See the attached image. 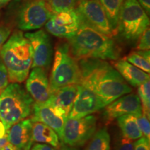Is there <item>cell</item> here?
I'll return each mask as SVG.
<instances>
[{
	"label": "cell",
	"instance_id": "39",
	"mask_svg": "<svg viewBox=\"0 0 150 150\" xmlns=\"http://www.w3.org/2000/svg\"><path fill=\"white\" fill-rule=\"evenodd\" d=\"M31 149V148H26V149H24V150H30Z\"/></svg>",
	"mask_w": 150,
	"mask_h": 150
},
{
	"label": "cell",
	"instance_id": "34",
	"mask_svg": "<svg viewBox=\"0 0 150 150\" xmlns=\"http://www.w3.org/2000/svg\"><path fill=\"white\" fill-rule=\"evenodd\" d=\"M18 149H18L16 146L12 145V144L8 142V143L6 144V145L4 146V147L0 150H18Z\"/></svg>",
	"mask_w": 150,
	"mask_h": 150
},
{
	"label": "cell",
	"instance_id": "6",
	"mask_svg": "<svg viewBox=\"0 0 150 150\" xmlns=\"http://www.w3.org/2000/svg\"><path fill=\"white\" fill-rule=\"evenodd\" d=\"M149 27V16L137 0H124L118 21L117 33L131 42L138 40Z\"/></svg>",
	"mask_w": 150,
	"mask_h": 150
},
{
	"label": "cell",
	"instance_id": "27",
	"mask_svg": "<svg viewBox=\"0 0 150 150\" xmlns=\"http://www.w3.org/2000/svg\"><path fill=\"white\" fill-rule=\"evenodd\" d=\"M138 42L137 45L138 50H149L150 48V29L147 27L142 32L138 39Z\"/></svg>",
	"mask_w": 150,
	"mask_h": 150
},
{
	"label": "cell",
	"instance_id": "23",
	"mask_svg": "<svg viewBox=\"0 0 150 150\" xmlns=\"http://www.w3.org/2000/svg\"><path fill=\"white\" fill-rule=\"evenodd\" d=\"M86 150H110V138L107 129L103 128L95 133Z\"/></svg>",
	"mask_w": 150,
	"mask_h": 150
},
{
	"label": "cell",
	"instance_id": "31",
	"mask_svg": "<svg viewBox=\"0 0 150 150\" xmlns=\"http://www.w3.org/2000/svg\"><path fill=\"white\" fill-rule=\"evenodd\" d=\"M11 31L8 27L0 26V51L11 35Z\"/></svg>",
	"mask_w": 150,
	"mask_h": 150
},
{
	"label": "cell",
	"instance_id": "28",
	"mask_svg": "<svg viewBox=\"0 0 150 150\" xmlns=\"http://www.w3.org/2000/svg\"><path fill=\"white\" fill-rule=\"evenodd\" d=\"M134 143L133 140L125 138L121 135L116 140L114 150H134Z\"/></svg>",
	"mask_w": 150,
	"mask_h": 150
},
{
	"label": "cell",
	"instance_id": "3",
	"mask_svg": "<svg viewBox=\"0 0 150 150\" xmlns=\"http://www.w3.org/2000/svg\"><path fill=\"white\" fill-rule=\"evenodd\" d=\"M0 56L7 69L9 82L20 83L27 79L32 65V49L22 31L12 33L1 48Z\"/></svg>",
	"mask_w": 150,
	"mask_h": 150
},
{
	"label": "cell",
	"instance_id": "21",
	"mask_svg": "<svg viewBox=\"0 0 150 150\" xmlns=\"http://www.w3.org/2000/svg\"><path fill=\"white\" fill-rule=\"evenodd\" d=\"M114 35L117 33L118 21L124 0H99Z\"/></svg>",
	"mask_w": 150,
	"mask_h": 150
},
{
	"label": "cell",
	"instance_id": "17",
	"mask_svg": "<svg viewBox=\"0 0 150 150\" xmlns=\"http://www.w3.org/2000/svg\"><path fill=\"white\" fill-rule=\"evenodd\" d=\"M31 119H24L15 124L6 131L8 142L19 149L31 148L33 144Z\"/></svg>",
	"mask_w": 150,
	"mask_h": 150
},
{
	"label": "cell",
	"instance_id": "20",
	"mask_svg": "<svg viewBox=\"0 0 150 150\" xmlns=\"http://www.w3.org/2000/svg\"><path fill=\"white\" fill-rule=\"evenodd\" d=\"M138 115H139L127 114L120 116L117 119L118 126L120 129L122 135L131 140L139 139L142 136L137 121Z\"/></svg>",
	"mask_w": 150,
	"mask_h": 150
},
{
	"label": "cell",
	"instance_id": "9",
	"mask_svg": "<svg viewBox=\"0 0 150 150\" xmlns=\"http://www.w3.org/2000/svg\"><path fill=\"white\" fill-rule=\"evenodd\" d=\"M75 9L81 22L108 36L115 35L99 0L78 1Z\"/></svg>",
	"mask_w": 150,
	"mask_h": 150
},
{
	"label": "cell",
	"instance_id": "37",
	"mask_svg": "<svg viewBox=\"0 0 150 150\" xmlns=\"http://www.w3.org/2000/svg\"><path fill=\"white\" fill-rule=\"evenodd\" d=\"M59 150H77L75 147H70V146H67L66 145H62L61 147L59 148Z\"/></svg>",
	"mask_w": 150,
	"mask_h": 150
},
{
	"label": "cell",
	"instance_id": "30",
	"mask_svg": "<svg viewBox=\"0 0 150 150\" xmlns=\"http://www.w3.org/2000/svg\"><path fill=\"white\" fill-rule=\"evenodd\" d=\"M149 141L145 137L142 136L134 143V150H150Z\"/></svg>",
	"mask_w": 150,
	"mask_h": 150
},
{
	"label": "cell",
	"instance_id": "2",
	"mask_svg": "<svg viewBox=\"0 0 150 150\" xmlns=\"http://www.w3.org/2000/svg\"><path fill=\"white\" fill-rule=\"evenodd\" d=\"M112 38L81 21L77 32L68 39V45L71 54L77 61L87 59L116 61L119 59L120 50Z\"/></svg>",
	"mask_w": 150,
	"mask_h": 150
},
{
	"label": "cell",
	"instance_id": "11",
	"mask_svg": "<svg viewBox=\"0 0 150 150\" xmlns=\"http://www.w3.org/2000/svg\"><path fill=\"white\" fill-rule=\"evenodd\" d=\"M81 20L76 9L53 13L45 24L50 34L61 38L70 39L77 32Z\"/></svg>",
	"mask_w": 150,
	"mask_h": 150
},
{
	"label": "cell",
	"instance_id": "18",
	"mask_svg": "<svg viewBox=\"0 0 150 150\" xmlns=\"http://www.w3.org/2000/svg\"><path fill=\"white\" fill-rule=\"evenodd\" d=\"M113 66L125 81L134 87H138L149 80V74L131 64L125 59L116 60L113 63Z\"/></svg>",
	"mask_w": 150,
	"mask_h": 150
},
{
	"label": "cell",
	"instance_id": "32",
	"mask_svg": "<svg viewBox=\"0 0 150 150\" xmlns=\"http://www.w3.org/2000/svg\"><path fill=\"white\" fill-rule=\"evenodd\" d=\"M30 150H56L55 147H52L50 145L42 143H35L31 146Z\"/></svg>",
	"mask_w": 150,
	"mask_h": 150
},
{
	"label": "cell",
	"instance_id": "29",
	"mask_svg": "<svg viewBox=\"0 0 150 150\" xmlns=\"http://www.w3.org/2000/svg\"><path fill=\"white\" fill-rule=\"evenodd\" d=\"M8 74L7 69L1 58H0V92L3 91L8 85Z\"/></svg>",
	"mask_w": 150,
	"mask_h": 150
},
{
	"label": "cell",
	"instance_id": "26",
	"mask_svg": "<svg viewBox=\"0 0 150 150\" xmlns=\"http://www.w3.org/2000/svg\"><path fill=\"white\" fill-rule=\"evenodd\" d=\"M138 125L142 136L145 137L148 140H150V124L149 118L143 113L138 115L137 117Z\"/></svg>",
	"mask_w": 150,
	"mask_h": 150
},
{
	"label": "cell",
	"instance_id": "40",
	"mask_svg": "<svg viewBox=\"0 0 150 150\" xmlns=\"http://www.w3.org/2000/svg\"><path fill=\"white\" fill-rule=\"evenodd\" d=\"M87 1V0H77V2L78 1Z\"/></svg>",
	"mask_w": 150,
	"mask_h": 150
},
{
	"label": "cell",
	"instance_id": "19",
	"mask_svg": "<svg viewBox=\"0 0 150 150\" xmlns=\"http://www.w3.org/2000/svg\"><path fill=\"white\" fill-rule=\"evenodd\" d=\"M32 140L38 143L50 145L54 147L59 146V138L52 128L39 122H33Z\"/></svg>",
	"mask_w": 150,
	"mask_h": 150
},
{
	"label": "cell",
	"instance_id": "12",
	"mask_svg": "<svg viewBox=\"0 0 150 150\" xmlns=\"http://www.w3.org/2000/svg\"><path fill=\"white\" fill-rule=\"evenodd\" d=\"M104 108L103 117L106 124L127 114H142L141 103L136 93L126 94L110 103Z\"/></svg>",
	"mask_w": 150,
	"mask_h": 150
},
{
	"label": "cell",
	"instance_id": "16",
	"mask_svg": "<svg viewBox=\"0 0 150 150\" xmlns=\"http://www.w3.org/2000/svg\"><path fill=\"white\" fill-rule=\"evenodd\" d=\"M77 89L78 84H72L61 88L52 92L46 102L51 105L56 111L66 120L69 117L72 110Z\"/></svg>",
	"mask_w": 150,
	"mask_h": 150
},
{
	"label": "cell",
	"instance_id": "14",
	"mask_svg": "<svg viewBox=\"0 0 150 150\" xmlns=\"http://www.w3.org/2000/svg\"><path fill=\"white\" fill-rule=\"evenodd\" d=\"M26 90L35 102H45L51 95L47 71L40 67L32 68L27 78Z\"/></svg>",
	"mask_w": 150,
	"mask_h": 150
},
{
	"label": "cell",
	"instance_id": "1",
	"mask_svg": "<svg viewBox=\"0 0 150 150\" xmlns=\"http://www.w3.org/2000/svg\"><path fill=\"white\" fill-rule=\"evenodd\" d=\"M78 62L79 84L93 92L105 106L132 91L131 86L107 61L87 59Z\"/></svg>",
	"mask_w": 150,
	"mask_h": 150
},
{
	"label": "cell",
	"instance_id": "33",
	"mask_svg": "<svg viewBox=\"0 0 150 150\" xmlns=\"http://www.w3.org/2000/svg\"><path fill=\"white\" fill-rule=\"evenodd\" d=\"M148 16L150 13V0H137Z\"/></svg>",
	"mask_w": 150,
	"mask_h": 150
},
{
	"label": "cell",
	"instance_id": "38",
	"mask_svg": "<svg viewBox=\"0 0 150 150\" xmlns=\"http://www.w3.org/2000/svg\"><path fill=\"white\" fill-rule=\"evenodd\" d=\"M11 0H0V6H3L6 4L7 3H8L9 1H11Z\"/></svg>",
	"mask_w": 150,
	"mask_h": 150
},
{
	"label": "cell",
	"instance_id": "7",
	"mask_svg": "<svg viewBox=\"0 0 150 150\" xmlns=\"http://www.w3.org/2000/svg\"><path fill=\"white\" fill-rule=\"evenodd\" d=\"M52 13L46 0H24L16 11L15 22L20 31L38 30Z\"/></svg>",
	"mask_w": 150,
	"mask_h": 150
},
{
	"label": "cell",
	"instance_id": "4",
	"mask_svg": "<svg viewBox=\"0 0 150 150\" xmlns=\"http://www.w3.org/2000/svg\"><path fill=\"white\" fill-rule=\"evenodd\" d=\"M34 103L27 90L18 83L8 84L0 92V121L6 131L31 115Z\"/></svg>",
	"mask_w": 150,
	"mask_h": 150
},
{
	"label": "cell",
	"instance_id": "15",
	"mask_svg": "<svg viewBox=\"0 0 150 150\" xmlns=\"http://www.w3.org/2000/svg\"><path fill=\"white\" fill-rule=\"evenodd\" d=\"M32 122H39L47 125L57 134L59 140L63 138V126L65 118L46 102L44 103L35 102L33 107Z\"/></svg>",
	"mask_w": 150,
	"mask_h": 150
},
{
	"label": "cell",
	"instance_id": "25",
	"mask_svg": "<svg viewBox=\"0 0 150 150\" xmlns=\"http://www.w3.org/2000/svg\"><path fill=\"white\" fill-rule=\"evenodd\" d=\"M52 13L75 9L77 0H46Z\"/></svg>",
	"mask_w": 150,
	"mask_h": 150
},
{
	"label": "cell",
	"instance_id": "5",
	"mask_svg": "<svg viewBox=\"0 0 150 150\" xmlns=\"http://www.w3.org/2000/svg\"><path fill=\"white\" fill-rule=\"evenodd\" d=\"M80 78L79 62L71 54L68 44L58 45L49 81L51 93L64 86L79 84Z\"/></svg>",
	"mask_w": 150,
	"mask_h": 150
},
{
	"label": "cell",
	"instance_id": "22",
	"mask_svg": "<svg viewBox=\"0 0 150 150\" xmlns=\"http://www.w3.org/2000/svg\"><path fill=\"white\" fill-rule=\"evenodd\" d=\"M129 63L140 70L149 74L150 72V51L149 50H136L131 52L126 59Z\"/></svg>",
	"mask_w": 150,
	"mask_h": 150
},
{
	"label": "cell",
	"instance_id": "8",
	"mask_svg": "<svg viewBox=\"0 0 150 150\" xmlns=\"http://www.w3.org/2000/svg\"><path fill=\"white\" fill-rule=\"evenodd\" d=\"M97 129V118L93 115L80 118H67L61 141L67 146L80 147L93 137Z\"/></svg>",
	"mask_w": 150,
	"mask_h": 150
},
{
	"label": "cell",
	"instance_id": "36",
	"mask_svg": "<svg viewBox=\"0 0 150 150\" xmlns=\"http://www.w3.org/2000/svg\"><path fill=\"white\" fill-rule=\"evenodd\" d=\"M6 130L4 125L0 121V138H3L6 135Z\"/></svg>",
	"mask_w": 150,
	"mask_h": 150
},
{
	"label": "cell",
	"instance_id": "24",
	"mask_svg": "<svg viewBox=\"0 0 150 150\" xmlns=\"http://www.w3.org/2000/svg\"><path fill=\"white\" fill-rule=\"evenodd\" d=\"M138 96L142 106V112L149 118L150 113V83L149 80L138 87Z\"/></svg>",
	"mask_w": 150,
	"mask_h": 150
},
{
	"label": "cell",
	"instance_id": "35",
	"mask_svg": "<svg viewBox=\"0 0 150 150\" xmlns=\"http://www.w3.org/2000/svg\"><path fill=\"white\" fill-rule=\"evenodd\" d=\"M8 142V138H7V135L6 134V135L3 138H0V149L2 148L6 144H7Z\"/></svg>",
	"mask_w": 150,
	"mask_h": 150
},
{
	"label": "cell",
	"instance_id": "41",
	"mask_svg": "<svg viewBox=\"0 0 150 150\" xmlns=\"http://www.w3.org/2000/svg\"><path fill=\"white\" fill-rule=\"evenodd\" d=\"M18 150H21V149H18Z\"/></svg>",
	"mask_w": 150,
	"mask_h": 150
},
{
	"label": "cell",
	"instance_id": "10",
	"mask_svg": "<svg viewBox=\"0 0 150 150\" xmlns=\"http://www.w3.org/2000/svg\"><path fill=\"white\" fill-rule=\"evenodd\" d=\"M32 49L31 68L40 67L47 71L51 64L53 54L52 40L44 29L24 33Z\"/></svg>",
	"mask_w": 150,
	"mask_h": 150
},
{
	"label": "cell",
	"instance_id": "13",
	"mask_svg": "<svg viewBox=\"0 0 150 150\" xmlns=\"http://www.w3.org/2000/svg\"><path fill=\"white\" fill-rule=\"evenodd\" d=\"M105 106L104 102L93 92L78 84L77 93L69 117H86L103 109Z\"/></svg>",
	"mask_w": 150,
	"mask_h": 150
}]
</instances>
